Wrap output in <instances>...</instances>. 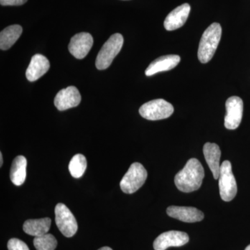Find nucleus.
Instances as JSON below:
<instances>
[{"instance_id":"26","label":"nucleus","mask_w":250,"mask_h":250,"mask_svg":"<svg viewBox=\"0 0 250 250\" xmlns=\"http://www.w3.org/2000/svg\"><path fill=\"white\" fill-rule=\"evenodd\" d=\"M250 250V245H249V246L247 247V248H246V250Z\"/></svg>"},{"instance_id":"19","label":"nucleus","mask_w":250,"mask_h":250,"mask_svg":"<svg viewBox=\"0 0 250 250\" xmlns=\"http://www.w3.org/2000/svg\"><path fill=\"white\" fill-rule=\"evenodd\" d=\"M22 33V28L18 24L9 26L0 34V49H9L14 45Z\"/></svg>"},{"instance_id":"3","label":"nucleus","mask_w":250,"mask_h":250,"mask_svg":"<svg viewBox=\"0 0 250 250\" xmlns=\"http://www.w3.org/2000/svg\"><path fill=\"white\" fill-rule=\"evenodd\" d=\"M124 39L121 34L112 35L104 44L97 57L95 65L98 70H105L111 65L113 59L121 52Z\"/></svg>"},{"instance_id":"13","label":"nucleus","mask_w":250,"mask_h":250,"mask_svg":"<svg viewBox=\"0 0 250 250\" xmlns=\"http://www.w3.org/2000/svg\"><path fill=\"white\" fill-rule=\"evenodd\" d=\"M190 11V6L187 3L180 5L171 11L164 21V27L167 31H174L182 26L187 22Z\"/></svg>"},{"instance_id":"20","label":"nucleus","mask_w":250,"mask_h":250,"mask_svg":"<svg viewBox=\"0 0 250 250\" xmlns=\"http://www.w3.org/2000/svg\"><path fill=\"white\" fill-rule=\"evenodd\" d=\"M86 159L83 154H76L72 158L69 164V171L72 177L80 178L86 170Z\"/></svg>"},{"instance_id":"15","label":"nucleus","mask_w":250,"mask_h":250,"mask_svg":"<svg viewBox=\"0 0 250 250\" xmlns=\"http://www.w3.org/2000/svg\"><path fill=\"white\" fill-rule=\"evenodd\" d=\"M50 64L49 60L42 54L33 56L26 71V77L29 82H33L40 79L48 71Z\"/></svg>"},{"instance_id":"8","label":"nucleus","mask_w":250,"mask_h":250,"mask_svg":"<svg viewBox=\"0 0 250 250\" xmlns=\"http://www.w3.org/2000/svg\"><path fill=\"white\" fill-rule=\"evenodd\" d=\"M227 114L225 118V126L228 129H236L241 124L243 114V102L241 98L231 97L227 100Z\"/></svg>"},{"instance_id":"23","label":"nucleus","mask_w":250,"mask_h":250,"mask_svg":"<svg viewBox=\"0 0 250 250\" xmlns=\"http://www.w3.org/2000/svg\"><path fill=\"white\" fill-rule=\"evenodd\" d=\"M27 1V0H0V4L2 6H21Z\"/></svg>"},{"instance_id":"5","label":"nucleus","mask_w":250,"mask_h":250,"mask_svg":"<svg viewBox=\"0 0 250 250\" xmlns=\"http://www.w3.org/2000/svg\"><path fill=\"white\" fill-rule=\"evenodd\" d=\"M218 179L220 195L222 200L225 202L231 201L236 197L238 188L230 161H223L220 166Z\"/></svg>"},{"instance_id":"22","label":"nucleus","mask_w":250,"mask_h":250,"mask_svg":"<svg viewBox=\"0 0 250 250\" xmlns=\"http://www.w3.org/2000/svg\"><path fill=\"white\" fill-rule=\"evenodd\" d=\"M9 250H29L27 244L18 238H11L8 242Z\"/></svg>"},{"instance_id":"18","label":"nucleus","mask_w":250,"mask_h":250,"mask_svg":"<svg viewBox=\"0 0 250 250\" xmlns=\"http://www.w3.org/2000/svg\"><path fill=\"white\" fill-rule=\"evenodd\" d=\"M27 161L24 156H18L13 161L10 171V178L16 186H21L26 179Z\"/></svg>"},{"instance_id":"17","label":"nucleus","mask_w":250,"mask_h":250,"mask_svg":"<svg viewBox=\"0 0 250 250\" xmlns=\"http://www.w3.org/2000/svg\"><path fill=\"white\" fill-rule=\"evenodd\" d=\"M51 219L49 218L28 220L23 225L24 232L31 236L38 237L48 232L51 226Z\"/></svg>"},{"instance_id":"9","label":"nucleus","mask_w":250,"mask_h":250,"mask_svg":"<svg viewBox=\"0 0 250 250\" xmlns=\"http://www.w3.org/2000/svg\"><path fill=\"white\" fill-rule=\"evenodd\" d=\"M189 241V236L187 233L179 231H169L161 233L154 242V249L166 250L170 247H181Z\"/></svg>"},{"instance_id":"6","label":"nucleus","mask_w":250,"mask_h":250,"mask_svg":"<svg viewBox=\"0 0 250 250\" xmlns=\"http://www.w3.org/2000/svg\"><path fill=\"white\" fill-rule=\"evenodd\" d=\"M173 112V106L163 99L148 102L142 105L139 109L140 115L149 121L166 119L172 116Z\"/></svg>"},{"instance_id":"16","label":"nucleus","mask_w":250,"mask_h":250,"mask_svg":"<svg viewBox=\"0 0 250 250\" xmlns=\"http://www.w3.org/2000/svg\"><path fill=\"white\" fill-rule=\"evenodd\" d=\"M205 160L213 173L215 179H218L220 176V160L221 151L218 145L215 143H207L203 147Z\"/></svg>"},{"instance_id":"24","label":"nucleus","mask_w":250,"mask_h":250,"mask_svg":"<svg viewBox=\"0 0 250 250\" xmlns=\"http://www.w3.org/2000/svg\"><path fill=\"white\" fill-rule=\"evenodd\" d=\"M3 164V156L1 152L0 153V166H2Z\"/></svg>"},{"instance_id":"7","label":"nucleus","mask_w":250,"mask_h":250,"mask_svg":"<svg viewBox=\"0 0 250 250\" xmlns=\"http://www.w3.org/2000/svg\"><path fill=\"white\" fill-rule=\"evenodd\" d=\"M55 221L59 229L64 236L70 238L77 233L78 225L75 217L63 204L55 207Z\"/></svg>"},{"instance_id":"10","label":"nucleus","mask_w":250,"mask_h":250,"mask_svg":"<svg viewBox=\"0 0 250 250\" xmlns=\"http://www.w3.org/2000/svg\"><path fill=\"white\" fill-rule=\"evenodd\" d=\"M82 100V96L76 87L69 86L61 90L54 98V105L59 111L76 107Z\"/></svg>"},{"instance_id":"25","label":"nucleus","mask_w":250,"mask_h":250,"mask_svg":"<svg viewBox=\"0 0 250 250\" xmlns=\"http://www.w3.org/2000/svg\"><path fill=\"white\" fill-rule=\"evenodd\" d=\"M98 250H113L111 248H108V247H103V248H100Z\"/></svg>"},{"instance_id":"2","label":"nucleus","mask_w":250,"mask_h":250,"mask_svg":"<svg viewBox=\"0 0 250 250\" xmlns=\"http://www.w3.org/2000/svg\"><path fill=\"white\" fill-rule=\"evenodd\" d=\"M221 36L222 27L217 22L210 24L203 33L197 52L199 60L202 63H207L213 58Z\"/></svg>"},{"instance_id":"11","label":"nucleus","mask_w":250,"mask_h":250,"mask_svg":"<svg viewBox=\"0 0 250 250\" xmlns=\"http://www.w3.org/2000/svg\"><path fill=\"white\" fill-rule=\"evenodd\" d=\"M93 36L89 33H79L72 38L69 44V52L77 59L86 57L93 47Z\"/></svg>"},{"instance_id":"1","label":"nucleus","mask_w":250,"mask_h":250,"mask_svg":"<svg viewBox=\"0 0 250 250\" xmlns=\"http://www.w3.org/2000/svg\"><path fill=\"white\" fill-rule=\"evenodd\" d=\"M205 170L197 159H190L174 177V184L180 191L191 192L201 187Z\"/></svg>"},{"instance_id":"12","label":"nucleus","mask_w":250,"mask_h":250,"mask_svg":"<svg viewBox=\"0 0 250 250\" xmlns=\"http://www.w3.org/2000/svg\"><path fill=\"white\" fill-rule=\"evenodd\" d=\"M166 211L171 218L177 219L184 223H197L202 221L205 218V215L201 210L195 207L170 206Z\"/></svg>"},{"instance_id":"4","label":"nucleus","mask_w":250,"mask_h":250,"mask_svg":"<svg viewBox=\"0 0 250 250\" xmlns=\"http://www.w3.org/2000/svg\"><path fill=\"white\" fill-rule=\"evenodd\" d=\"M147 177V170L140 163H134L122 179L121 190L125 193L132 194L142 187Z\"/></svg>"},{"instance_id":"21","label":"nucleus","mask_w":250,"mask_h":250,"mask_svg":"<svg viewBox=\"0 0 250 250\" xmlns=\"http://www.w3.org/2000/svg\"><path fill=\"white\" fill-rule=\"evenodd\" d=\"M34 245L36 250H54L57 246L55 237L50 233L35 237Z\"/></svg>"},{"instance_id":"14","label":"nucleus","mask_w":250,"mask_h":250,"mask_svg":"<svg viewBox=\"0 0 250 250\" xmlns=\"http://www.w3.org/2000/svg\"><path fill=\"white\" fill-rule=\"evenodd\" d=\"M180 61V57L174 54L159 57L153 61L146 69V76L150 77L159 72L172 70L178 65Z\"/></svg>"}]
</instances>
